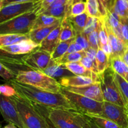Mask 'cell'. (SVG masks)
<instances>
[{"label":"cell","mask_w":128,"mask_h":128,"mask_svg":"<svg viewBox=\"0 0 128 128\" xmlns=\"http://www.w3.org/2000/svg\"><path fill=\"white\" fill-rule=\"evenodd\" d=\"M9 84L16 89L19 96L30 104H36L51 109H64L78 112L76 106L61 92L55 93L41 90L19 82L15 79L10 80Z\"/></svg>","instance_id":"cell-1"},{"label":"cell","mask_w":128,"mask_h":128,"mask_svg":"<svg viewBox=\"0 0 128 128\" xmlns=\"http://www.w3.org/2000/svg\"><path fill=\"white\" fill-rule=\"evenodd\" d=\"M15 79L22 84H28L37 89L51 92H61L62 88L61 84L56 79L36 70L20 71Z\"/></svg>","instance_id":"cell-2"},{"label":"cell","mask_w":128,"mask_h":128,"mask_svg":"<svg viewBox=\"0 0 128 128\" xmlns=\"http://www.w3.org/2000/svg\"><path fill=\"white\" fill-rule=\"evenodd\" d=\"M40 6L34 11L26 13L0 24L1 34H29L32 30L38 16Z\"/></svg>","instance_id":"cell-3"},{"label":"cell","mask_w":128,"mask_h":128,"mask_svg":"<svg viewBox=\"0 0 128 128\" xmlns=\"http://www.w3.org/2000/svg\"><path fill=\"white\" fill-rule=\"evenodd\" d=\"M16 104L25 128H49L48 120L41 115L30 103L19 96L18 94L11 97Z\"/></svg>","instance_id":"cell-4"},{"label":"cell","mask_w":128,"mask_h":128,"mask_svg":"<svg viewBox=\"0 0 128 128\" xmlns=\"http://www.w3.org/2000/svg\"><path fill=\"white\" fill-rule=\"evenodd\" d=\"M115 72L111 67L100 74V83L104 101L126 107L127 101L122 95L114 79Z\"/></svg>","instance_id":"cell-5"},{"label":"cell","mask_w":128,"mask_h":128,"mask_svg":"<svg viewBox=\"0 0 128 128\" xmlns=\"http://www.w3.org/2000/svg\"><path fill=\"white\" fill-rule=\"evenodd\" d=\"M61 92L77 108L79 112L86 115H99L102 112V102L96 101L84 95L72 92L62 87Z\"/></svg>","instance_id":"cell-6"},{"label":"cell","mask_w":128,"mask_h":128,"mask_svg":"<svg viewBox=\"0 0 128 128\" xmlns=\"http://www.w3.org/2000/svg\"><path fill=\"white\" fill-rule=\"evenodd\" d=\"M48 117L56 128H82L79 122L76 111L51 109Z\"/></svg>","instance_id":"cell-7"},{"label":"cell","mask_w":128,"mask_h":128,"mask_svg":"<svg viewBox=\"0 0 128 128\" xmlns=\"http://www.w3.org/2000/svg\"><path fill=\"white\" fill-rule=\"evenodd\" d=\"M41 1L36 2L11 3L0 9V24L21 15L34 11L41 5Z\"/></svg>","instance_id":"cell-8"},{"label":"cell","mask_w":128,"mask_h":128,"mask_svg":"<svg viewBox=\"0 0 128 128\" xmlns=\"http://www.w3.org/2000/svg\"><path fill=\"white\" fill-rule=\"evenodd\" d=\"M100 116L114 122L121 128H128V112L126 107L104 101Z\"/></svg>","instance_id":"cell-9"},{"label":"cell","mask_w":128,"mask_h":128,"mask_svg":"<svg viewBox=\"0 0 128 128\" xmlns=\"http://www.w3.org/2000/svg\"><path fill=\"white\" fill-rule=\"evenodd\" d=\"M22 60L31 70L41 71L54 62L51 54L40 48L27 54L22 58Z\"/></svg>","instance_id":"cell-10"},{"label":"cell","mask_w":128,"mask_h":128,"mask_svg":"<svg viewBox=\"0 0 128 128\" xmlns=\"http://www.w3.org/2000/svg\"><path fill=\"white\" fill-rule=\"evenodd\" d=\"M0 100V110L4 119L8 122L16 125L18 127L25 128L12 98L1 94Z\"/></svg>","instance_id":"cell-11"},{"label":"cell","mask_w":128,"mask_h":128,"mask_svg":"<svg viewBox=\"0 0 128 128\" xmlns=\"http://www.w3.org/2000/svg\"><path fill=\"white\" fill-rule=\"evenodd\" d=\"M64 88L69 91L84 95L86 97L90 98L96 101L100 102H103L104 101V98L100 82H94L90 85H83V86Z\"/></svg>","instance_id":"cell-12"},{"label":"cell","mask_w":128,"mask_h":128,"mask_svg":"<svg viewBox=\"0 0 128 128\" xmlns=\"http://www.w3.org/2000/svg\"><path fill=\"white\" fill-rule=\"evenodd\" d=\"M39 47V44L34 42L31 39H28L10 46L0 47V49L1 52H4V53L12 55H20L25 54L27 55Z\"/></svg>","instance_id":"cell-13"},{"label":"cell","mask_w":128,"mask_h":128,"mask_svg":"<svg viewBox=\"0 0 128 128\" xmlns=\"http://www.w3.org/2000/svg\"><path fill=\"white\" fill-rule=\"evenodd\" d=\"M104 23L108 35L109 43L111 45L112 50V54L110 56V58L114 57V56L121 57L124 53L128 48V45L123 40H121L116 36V35L112 30L111 25L108 21L106 17L104 18Z\"/></svg>","instance_id":"cell-14"},{"label":"cell","mask_w":128,"mask_h":128,"mask_svg":"<svg viewBox=\"0 0 128 128\" xmlns=\"http://www.w3.org/2000/svg\"><path fill=\"white\" fill-rule=\"evenodd\" d=\"M61 31V25L60 24L54 30H52L48 36L42 41L40 45V48L52 53V51L60 42V34Z\"/></svg>","instance_id":"cell-15"},{"label":"cell","mask_w":128,"mask_h":128,"mask_svg":"<svg viewBox=\"0 0 128 128\" xmlns=\"http://www.w3.org/2000/svg\"><path fill=\"white\" fill-rule=\"evenodd\" d=\"M58 82L61 84V86L63 87H80L90 85L94 82H95L91 78L75 75L61 78Z\"/></svg>","instance_id":"cell-16"},{"label":"cell","mask_w":128,"mask_h":128,"mask_svg":"<svg viewBox=\"0 0 128 128\" xmlns=\"http://www.w3.org/2000/svg\"><path fill=\"white\" fill-rule=\"evenodd\" d=\"M40 72L55 79H60L64 77L74 75V74L66 68L65 65L59 64L56 61L52 63L48 67Z\"/></svg>","instance_id":"cell-17"},{"label":"cell","mask_w":128,"mask_h":128,"mask_svg":"<svg viewBox=\"0 0 128 128\" xmlns=\"http://www.w3.org/2000/svg\"><path fill=\"white\" fill-rule=\"evenodd\" d=\"M68 69L75 75L87 77L91 78L95 82H100V75L95 74L91 70L86 69L80 61L72 63H68L64 64Z\"/></svg>","instance_id":"cell-18"},{"label":"cell","mask_w":128,"mask_h":128,"mask_svg":"<svg viewBox=\"0 0 128 128\" xmlns=\"http://www.w3.org/2000/svg\"><path fill=\"white\" fill-rule=\"evenodd\" d=\"M61 21L56 23L51 26L33 29L29 33L30 38L34 42L40 45L42 41L48 36L49 34L61 24Z\"/></svg>","instance_id":"cell-19"},{"label":"cell","mask_w":128,"mask_h":128,"mask_svg":"<svg viewBox=\"0 0 128 128\" xmlns=\"http://www.w3.org/2000/svg\"><path fill=\"white\" fill-rule=\"evenodd\" d=\"M1 63L7 67L8 69H10L15 75H17L18 74L20 71L22 70H30L31 69L26 66V64L22 60V58L21 60H19L17 58H12L8 57V56H1Z\"/></svg>","instance_id":"cell-20"},{"label":"cell","mask_w":128,"mask_h":128,"mask_svg":"<svg viewBox=\"0 0 128 128\" xmlns=\"http://www.w3.org/2000/svg\"><path fill=\"white\" fill-rule=\"evenodd\" d=\"M72 2H73V0H70L68 3L63 6L48 8L44 11L40 13L39 15L43 14V15L54 16V17L61 19L69 18L70 16V10H71V6L72 5Z\"/></svg>","instance_id":"cell-21"},{"label":"cell","mask_w":128,"mask_h":128,"mask_svg":"<svg viewBox=\"0 0 128 128\" xmlns=\"http://www.w3.org/2000/svg\"><path fill=\"white\" fill-rule=\"evenodd\" d=\"M28 39H30L29 34H1L0 35V47L10 46Z\"/></svg>","instance_id":"cell-22"},{"label":"cell","mask_w":128,"mask_h":128,"mask_svg":"<svg viewBox=\"0 0 128 128\" xmlns=\"http://www.w3.org/2000/svg\"><path fill=\"white\" fill-rule=\"evenodd\" d=\"M61 31L60 34V41H66L76 37V34L68 18L62 20L61 23Z\"/></svg>","instance_id":"cell-23"},{"label":"cell","mask_w":128,"mask_h":128,"mask_svg":"<svg viewBox=\"0 0 128 128\" xmlns=\"http://www.w3.org/2000/svg\"><path fill=\"white\" fill-rule=\"evenodd\" d=\"M88 18L89 16L86 13L78 16H70L68 18L76 35L83 32Z\"/></svg>","instance_id":"cell-24"},{"label":"cell","mask_w":128,"mask_h":128,"mask_svg":"<svg viewBox=\"0 0 128 128\" xmlns=\"http://www.w3.org/2000/svg\"><path fill=\"white\" fill-rule=\"evenodd\" d=\"M74 40L75 38H74L70 39V40H66V41H60L51 53V57H52V60H54L56 62L60 59H61L66 54L70 45Z\"/></svg>","instance_id":"cell-25"},{"label":"cell","mask_w":128,"mask_h":128,"mask_svg":"<svg viewBox=\"0 0 128 128\" xmlns=\"http://www.w3.org/2000/svg\"><path fill=\"white\" fill-rule=\"evenodd\" d=\"M62 20V19L54 17V16L40 14V15H38L37 19H36V22H35L32 30L39 28L51 26V25H54L56 23L61 21Z\"/></svg>","instance_id":"cell-26"},{"label":"cell","mask_w":128,"mask_h":128,"mask_svg":"<svg viewBox=\"0 0 128 128\" xmlns=\"http://www.w3.org/2000/svg\"><path fill=\"white\" fill-rule=\"evenodd\" d=\"M96 61L100 75L110 67V58L101 48L97 51Z\"/></svg>","instance_id":"cell-27"},{"label":"cell","mask_w":128,"mask_h":128,"mask_svg":"<svg viewBox=\"0 0 128 128\" xmlns=\"http://www.w3.org/2000/svg\"><path fill=\"white\" fill-rule=\"evenodd\" d=\"M106 18L116 36L121 39V36H120L121 17L114 11H108Z\"/></svg>","instance_id":"cell-28"},{"label":"cell","mask_w":128,"mask_h":128,"mask_svg":"<svg viewBox=\"0 0 128 128\" xmlns=\"http://www.w3.org/2000/svg\"><path fill=\"white\" fill-rule=\"evenodd\" d=\"M100 128H121L116 123L99 115H87Z\"/></svg>","instance_id":"cell-29"},{"label":"cell","mask_w":128,"mask_h":128,"mask_svg":"<svg viewBox=\"0 0 128 128\" xmlns=\"http://www.w3.org/2000/svg\"><path fill=\"white\" fill-rule=\"evenodd\" d=\"M86 55V51L83 50L81 51L71 53L69 54H65L61 59L56 61V63L61 65H64L68 63L78 62L82 60V58Z\"/></svg>","instance_id":"cell-30"},{"label":"cell","mask_w":128,"mask_h":128,"mask_svg":"<svg viewBox=\"0 0 128 128\" xmlns=\"http://www.w3.org/2000/svg\"><path fill=\"white\" fill-rule=\"evenodd\" d=\"M86 13L89 16L104 18L100 10V5L98 0H86Z\"/></svg>","instance_id":"cell-31"},{"label":"cell","mask_w":128,"mask_h":128,"mask_svg":"<svg viewBox=\"0 0 128 128\" xmlns=\"http://www.w3.org/2000/svg\"><path fill=\"white\" fill-rule=\"evenodd\" d=\"M111 11H114L122 18H128V1L115 0L113 8Z\"/></svg>","instance_id":"cell-32"},{"label":"cell","mask_w":128,"mask_h":128,"mask_svg":"<svg viewBox=\"0 0 128 128\" xmlns=\"http://www.w3.org/2000/svg\"><path fill=\"white\" fill-rule=\"evenodd\" d=\"M86 13V3L82 0H73L70 10V16H78Z\"/></svg>","instance_id":"cell-33"},{"label":"cell","mask_w":128,"mask_h":128,"mask_svg":"<svg viewBox=\"0 0 128 128\" xmlns=\"http://www.w3.org/2000/svg\"><path fill=\"white\" fill-rule=\"evenodd\" d=\"M100 20L99 22L98 26L97 28L92 31V33L90 34L88 36V41L90 43V47L95 49L96 50H98L101 48V44H100V36H99V33H100Z\"/></svg>","instance_id":"cell-34"},{"label":"cell","mask_w":128,"mask_h":128,"mask_svg":"<svg viewBox=\"0 0 128 128\" xmlns=\"http://www.w3.org/2000/svg\"><path fill=\"white\" fill-rule=\"evenodd\" d=\"M114 79L124 98L128 101V82L116 73L114 74Z\"/></svg>","instance_id":"cell-35"},{"label":"cell","mask_w":128,"mask_h":128,"mask_svg":"<svg viewBox=\"0 0 128 128\" xmlns=\"http://www.w3.org/2000/svg\"><path fill=\"white\" fill-rule=\"evenodd\" d=\"M100 20V19L98 18L89 16L88 20L87 23H86V26L84 29V33L87 35V36H88L91 33L94 31L98 26Z\"/></svg>","instance_id":"cell-36"},{"label":"cell","mask_w":128,"mask_h":128,"mask_svg":"<svg viewBox=\"0 0 128 128\" xmlns=\"http://www.w3.org/2000/svg\"><path fill=\"white\" fill-rule=\"evenodd\" d=\"M99 36H100V41L101 45H106V44L108 43V35L106 26H105L104 18L102 19H100V30Z\"/></svg>","instance_id":"cell-37"},{"label":"cell","mask_w":128,"mask_h":128,"mask_svg":"<svg viewBox=\"0 0 128 128\" xmlns=\"http://www.w3.org/2000/svg\"><path fill=\"white\" fill-rule=\"evenodd\" d=\"M74 41L76 43L78 44L84 51L90 47L88 36L85 35L83 32L76 35Z\"/></svg>","instance_id":"cell-38"},{"label":"cell","mask_w":128,"mask_h":128,"mask_svg":"<svg viewBox=\"0 0 128 128\" xmlns=\"http://www.w3.org/2000/svg\"><path fill=\"white\" fill-rule=\"evenodd\" d=\"M120 36L121 40L128 45V18H121Z\"/></svg>","instance_id":"cell-39"},{"label":"cell","mask_w":128,"mask_h":128,"mask_svg":"<svg viewBox=\"0 0 128 128\" xmlns=\"http://www.w3.org/2000/svg\"><path fill=\"white\" fill-rule=\"evenodd\" d=\"M80 63H81L86 69H88V70H91L92 72H94L95 74L100 75L98 69V67L96 66V65H95V64L94 63L92 60H91L89 56H88L87 55H86V56H84V57L82 58V60L80 61Z\"/></svg>","instance_id":"cell-40"},{"label":"cell","mask_w":128,"mask_h":128,"mask_svg":"<svg viewBox=\"0 0 128 128\" xmlns=\"http://www.w3.org/2000/svg\"><path fill=\"white\" fill-rule=\"evenodd\" d=\"M0 93L1 95H3L8 97H11L17 94L16 89L11 85L8 84H2L0 87Z\"/></svg>","instance_id":"cell-41"},{"label":"cell","mask_w":128,"mask_h":128,"mask_svg":"<svg viewBox=\"0 0 128 128\" xmlns=\"http://www.w3.org/2000/svg\"><path fill=\"white\" fill-rule=\"evenodd\" d=\"M0 75L3 79L6 80H11L12 79H14V78L16 77L15 74L10 70V69L4 65L3 64H0Z\"/></svg>","instance_id":"cell-42"},{"label":"cell","mask_w":128,"mask_h":128,"mask_svg":"<svg viewBox=\"0 0 128 128\" xmlns=\"http://www.w3.org/2000/svg\"><path fill=\"white\" fill-rule=\"evenodd\" d=\"M81 126L82 128H100L98 125H96L93 120L88 116L84 114L83 119L81 122Z\"/></svg>","instance_id":"cell-43"},{"label":"cell","mask_w":128,"mask_h":128,"mask_svg":"<svg viewBox=\"0 0 128 128\" xmlns=\"http://www.w3.org/2000/svg\"><path fill=\"white\" fill-rule=\"evenodd\" d=\"M41 0H3L0 2V9L3 6L11 3H28V2H36Z\"/></svg>","instance_id":"cell-44"},{"label":"cell","mask_w":128,"mask_h":128,"mask_svg":"<svg viewBox=\"0 0 128 128\" xmlns=\"http://www.w3.org/2000/svg\"><path fill=\"white\" fill-rule=\"evenodd\" d=\"M85 51H86V55L88 56H89L92 60V61L95 64V65H96L98 67L97 61H96V55H97L98 50H95V49L92 48L91 47H90L88 49L85 50Z\"/></svg>","instance_id":"cell-45"},{"label":"cell","mask_w":128,"mask_h":128,"mask_svg":"<svg viewBox=\"0 0 128 128\" xmlns=\"http://www.w3.org/2000/svg\"><path fill=\"white\" fill-rule=\"evenodd\" d=\"M83 51V49L78 45V44L76 43L74 41L70 45V47H69L68 50L67 52L66 53V54H69L71 53L74 52H78V51Z\"/></svg>","instance_id":"cell-46"},{"label":"cell","mask_w":128,"mask_h":128,"mask_svg":"<svg viewBox=\"0 0 128 128\" xmlns=\"http://www.w3.org/2000/svg\"><path fill=\"white\" fill-rule=\"evenodd\" d=\"M104 6L107 11H111L113 8L115 0H98Z\"/></svg>","instance_id":"cell-47"},{"label":"cell","mask_w":128,"mask_h":128,"mask_svg":"<svg viewBox=\"0 0 128 128\" xmlns=\"http://www.w3.org/2000/svg\"><path fill=\"white\" fill-rule=\"evenodd\" d=\"M54 1L55 0H41V5H40V9L38 11V15L40 13H41L42 11H43L44 10L48 8V7L50 6V5L52 4Z\"/></svg>","instance_id":"cell-48"},{"label":"cell","mask_w":128,"mask_h":128,"mask_svg":"<svg viewBox=\"0 0 128 128\" xmlns=\"http://www.w3.org/2000/svg\"><path fill=\"white\" fill-rule=\"evenodd\" d=\"M101 48L104 51V52L109 56V58H110V56L112 55V47H111V45L110 44V43H108L106 45H101Z\"/></svg>","instance_id":"cell-49"},{"label":"cell","mask_w":128,"mask_h":128,"mask_svg":"<svg viewBox=\"0 0 128 128\" xmlns=\"http://www.w3.org/2000/svg\"><path fill=\"white\" fill-rule=\"evenodd\" d=\"M70 1V0H55L52 4L50 5V6H49L48 8H56V7H59V6H63V5H66V3H68Z\"/></svg>","instance_id":"cell-50"},{"label":"cell","mask_w":128,"mask_h":128,"mask_svg":"<svg viewBox=\"0 0 128 128\" xmlns=\"http://www.w3.org/2000/svg\"><path fill=\"white\" fill-rule=\"evenodd\" d=\"M121 58V60L123 61V62L125 63V64H126L128 66V48L124 53V54L122 55V56Z\"/></svg>","instance_id":"cell-51"},{"label":"cell","mask_w":128,"mask_h":128,"mask_svg":"<svg viewBox=\"0 0 128 128\" xmlns=\"http://www.w3.org/2000/svg\"><path fill=\"white\" fill-rule=\"evenodd\" d=\"M2 128H18V127L16 125L13 124H11V123H9V124L5 125L4 127H3Z\"/></svg>","instance_id":"cell-52"},{"label":"cell","mask_w":128,"mask_h":128,"mask_svg":"<svg viewBox=\"0 0 128 128\" xmlns=\"http://www.w3.org/2000/svg\"><path fill=\"white\" fill-rule=\"evenodd\" d=\"M48 124H49V125H50V127L49 128H56V127L53 125V124L51 122V120H50V119H48Z\"/></svg>","instance_id":"cell-53"},{"label":"cell","mask_w":128,"mask_h":128,"mask_svg":"<svg viewBox=\"0 0 128 128\" xmlns=\"http://www.w3.org/2000/svg\"><path fill=\"white\" fill-rule=\"evenodd\" d=\"M126 109H127V110H128V101H127V103H126Z\"/></svg>","instance_id":"cell-54"},{"label":"cell","mask_w":128,"mask_h":128,"mask_svg":"<svg viewBox=\"0 0 128 128\" xmlns=\"http://www.w3.org/2000/svg\"><path fill=\"white\" fill-rule=\"evenodd\" d=\"M3 1V0H0V2H1V1Z\"/></svg>","instance_id":"cell-55"},{"label":"cell","mask_w":128,"mask_h":128,"mask_svg":"<svg viewBox=\"0 0 128 128\" xmlns=\"http://www.w3.org/2000/svg\"></svg>","instance_id":"cell-56"},{"label":"cell","mask_w":128,"mask_h":128,"mask_svg":"<svg viewBox=\"0 0 128 128\" xmlns=\"http://www.w3.org/2000/svg\"></svg>","instance_id":"cell-57"}]
</instances>
